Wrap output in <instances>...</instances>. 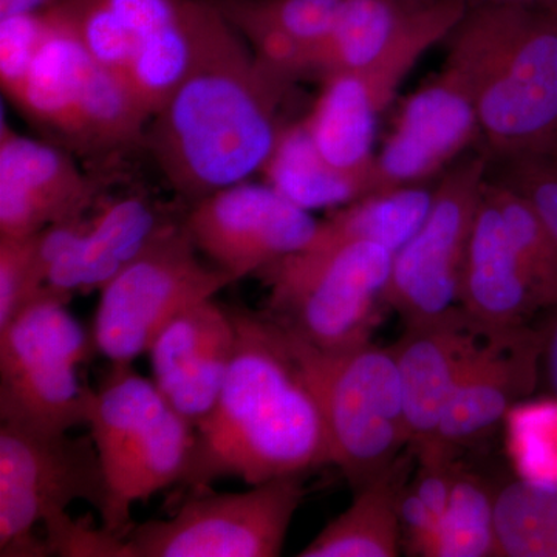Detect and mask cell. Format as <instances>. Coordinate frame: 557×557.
<instances>
[{
  "label": "cell",
  "mask_w": 557,
  "mask_h": 557,
  "mask_svg": "<svg viewBox=\"0 0 557 557\" xmlns=\"http://www.w3.org/2000/svg\"><path fill=\"white\" fill-rule=\"evenodd\" d=\"M287 89L205 0L188 75L150 119L143 145L182 207L260 174L281 135Z\"/></svg>",
  "instance_id": "cell-1"
},
{
  "label": "cell",
  "mask_w": 557,
  "mask_h": 557,
  "mask_svg": "<svg viewBox=\"0 0 557 557\" xmlns=\"http://www.w3.org/2000/svg\"><path fill=\"white\" fill-rule=\"evenodd\" d=\"M237 347L214 409L196 426L180 485L188 493L220 480L252 486L332 465L317 399L284 330L263 311L231 307Z\"/></svg>",
  "instance_id": "cell-2"
},
{
  "label": "cell",
  "mask_w": 557,
  "mask_h": 557,
  "mask_svg": "<svg viewBox=\"0 0 557 557\" xmlns=\"http://www.w3.org/2000/svg\"><path fill=\"white\" fill-rule=\"evenodd\" d=\"M448 40L445 67L474 101L491 161L557 159V14L471 2Z\"/></svg>",
  "instance_id": "cell-3"
},
{
  "label": "cell",
  "mask_w": 557,
  "mask_h": 557,
  "mask_svg": "<svg viewBox=\"0 0 557 557\" xmlns=\"http://www.w3.org/2000/svg\"><path fill=\"white\" fill-rule=\"evenodd\" d=\"M87 426L104 479L101 527L124 537L135 504L182 483L196 426L132 364H110L91 395Z\"/></svg>",
  "instance_id": "cell-4"
},
{
  "label": "cell",
  "mask_w": 557,
  "mask_h": 557,
  "mask_svg": "<svg viewBox=\"0 0 557 557\" xmlns=\"http://www.w3.org/2000/svg\"><path fill=\"white\" fill-rule=\"evenodd\" d=\"M285 336L321 410L332 465L355 491L368 485L409 448L401 381L391 347L370 341L327 351L292 333Z\"/></svg>",
  "instance_id": "cell-5"
},
{
  "label": "cell",
  "mask_w": 557,
  "mask_h": 557,
  "mask_svg": "<svg viewBox=\"0 0 557 557\" xmlns=\"http://www.w3.org/2000/svg\"><path fill=\"white\" fill-rule=\"evenodd\" d=\"M394 255L372 242L302 249L258 274L270 289L263 313L321 350L368 344L386 306Z\"/></svg>",
  "instance_id": "cell-6"
},
{
  "label": "cell",
  "mask_w": 557,
  "mask_h": 557,
  "mask_svg": "<svg viewBox=\"0 0 557 557\" xmlns=\"http://www.w3.org/2000/svg\"><path fill=\"white\" fill-rule=\"evenodd\" d=\"M69 302L46 288L0 329L2 423L46 434L89 423L94 388L81 369L97 347Z\"/></svg>",
  "instance_id": "cell-7"
},
{
  "label": "cell",
  "mask_w": 557,
  "mask_h": 557,
  "mask_svg": "<svg viewBox=\"0 0 557 557\" xmlns=\"http://www.w3.org/2000/svg\"><path fill=\"white\" fill-rule=\"evenodd\" d=\"M234 282L199 258L182 219L101 289L91 327L95 347L110 364H132L148 355L168 322Z\"/></svg>",
  "instance_id": "cell-8"
},
{
  "label": "cell",
  "mask_w": 557,
  "mask_h": 557,
  "mask_svg": "<svg viewBox=\"0 0 557 557\" xmlns=\"http://www.w3.org/2000/svg\"><path fill=\"white\" fill-rule=\"evenodd\" d=\"M78 500L94 505L98 515L106 504L91 437L0 424V556H50L36 527L65 515Z\"/></svg>",
  "instance_id": "cell-9"
},
{
  "label": "cell",
  "mask_w": 557,
  "mask_h": 557,
  "mask_svg": "<svg viewBox=\"0 0 557 557\" xmlns=\"http://www.w3.org/2000/svg\"><path fill=\"white\" fill-rule=\"evenodd\" d=\"M306 496L304 475L239 493H188L170 519L134 523L127 557H276Z\"/></svg>",
  "instance_id": "cell-10"
},
{
  "label": "cell",
  "mask_w": 557,
  "mask_h": 557,
  "mask_svg": "<svg viewBox=\"0 0 557 557\" xmlns=\"http://www.w3.org/2000/svg\"><path fill=\"white\" fill-rule=\"evenodd\" d=\"M490 168L487 152L456 161L434 190L426 219L395 252L386 306L405 325L434 321L460 307L461 271Z\"/></svg>",
  "instance_id": "cell-11"
},
{
  "label": "cell",
  "mask_w": 557,
  "mask_h": 557,
  "mask_svg": "<svg viewBox=\"0 0 557 557\" xmlns=\"http://www.w3.org/2000/svg\"><path fill=\"white\" fill-rule=\"evenodd\" d=\"M319 225L310 211L251 180L205 197L183 214L199 252L236 282L309 247Z\"/></svg>",
  "instance_id": "cell-12"
},
{
  "label": "cell",
  "mask_w": 557,
  "mask_h": 557,
  "mask_svg": "<svg viewBox=\"0 0 557 557\" xmlns=\"http://www.w3.org/2000/svg\"><path fill=\"white\" fill-rule=\"evenodd\" d=\"M108 175H91L54 143L0 131V236L27 237L90 214Z\"/></svg>",
  "instance_id": "cell-13"
},
{
  "label": "cell",
  "mask_w": 557,
  "mask_h": 557,
  "mask_svg": "<svg viewBox=\"0 0 557 557\" xmlns=\"http://www.w3.org/2000/svg\"><path fill=\"white\" fill-rule=\"evenodd\" d=\"M480 137L478 110L461 81L443 67L403 102L375 159L373 194L421 185Z\"/></svg>",
  "instance_id": "cell-14"
},
{
  "label": "cell",
  "mask_w": 557,
  "mask_h": 557,
  "mask_svg": "<svg viewBox=\"0 0 557 557\" xmlns=\"http://www.w3.org/2000/svg\"><path fill=\"white\" fill-rule=\"evenodd\" d=\"M237 347L231 306L203 300L168 322L150 344L152 381L194 426L214 409Z\"/></svg>",
  "instance_id": "cell-15"
},
{
  "label": "cell",
  "mask_w": 557,
  "mask_h": 557,
  "mask_svg": "<svg viewBox=\"0 0 557 557\" xmlns=\"http://www.w3.org/2000/svg\"><path fill=\"white\" fill-rule=\"evenodd\" d=\"M541 362L539 329H486L445 410L437 442L456 450L478 445L516 403L533 394Z\"/></svg>",
  "instance_id": "cell-16"
},
{
  "label": "cell",
  "mask_w": 557,
  "mask_h": 557,
  "mask_svg": "<svg viewBox=\"0 0 557 557\" xmlns=\"http://www.w3.org/2000/svg\"><path fill=\"white\" fill-rule=\"evenodd\" d=\"M485 333L458 307L434 321L405 325L392 344L413 453L437 442L445 410Z\"/></svg>",
  "instance_id": "cell-17"
},
{
  "label": "cell",
  "mask_w": 557,
  "mask_h": 557,
  "mask_svg": "<svg viewBox=\"0 0 557 557\" xmlns=\"http://www.w3.org/2000/svg\"><path fill=\"white\" fill-rule=\"evenodd\" d=\"M186 208H172L148 194L100 200L86 228L50 271L47 289L61 298L101 292L161 234L182 222Z\"/></svg>",
  "instance_id": "cell-18"
},
{
  "label": "cell",
  "mask_w": 557,
  "mask_h": 557,
  "mask_svg": "<svg viewBox=\"0 0 557 557\" xmlns=\"http://www.w3.org/2000/svg\"><path fill=\"white\" fill-rule=\"evenodd\" d=\"M460 307L486 329L527 325L531 314L544 310L509 239L500 209L487 190V180L461 271Z\"/></svg>",
  "instance_id": "cell-19"
},
{
  "label": "cell",
  "mask_w": 557,
  "mask_h": 557,
  "mask_svg": "<svg viewBox=\"0 0 557 557\" xmlns=\"http://www.w3.org/2000/svg\"><path fill=\"white\" fill-rule=\"evenodd\" d=\"M50 27L27 75L9 98L51 143L76 156L84 87L94 60L53 5Z\"/></svg>",
  "instance_id": "cell-20"
},
{
  "label": "cell",
  "mask_w": 557,
  "mask_h": 557,
  "mask_svg": "<svg viewBox=\"0 0 557 557\" xmlns=\"http://www.w3.org/2000/svg\"><path fill=\"white\" fill-rule=\"evenodd\" d=\"M472 0H346L335 27L310 54L306 78L324 81L376 64L424 24Z\"/></svg>",
  "instance_id": "cell-21"
},
{
  "label": "cell",
  "mask_w": 557,
  "mask_h": 557,
  "mask_svg": "<svg viewBox=\"0 0 557 557\" xmlns=\"http://www.w3.org/2000/svg\"><path fill=\"white\" fill-rule=\"evenodd\" d=\"M412 449L380 478L355 491L350 507L318 534L299 557H397L403 528L398 500L408 483Z\"/></svg>",
  "instance_id": "cell-22"
},
{
  "label": "cell",
  "mask_w": 557,
  "mask_h": 557,
  "mask_svg": "<svg viewBox=\"0 0 557 557\" xmlns=\"http://www.w3.org/2000/svg\"><path fill=\"white\" fill-rule=\"evenodd\" d=\"M260 174L282 197L310 212L347 207L373 193L370 175L341 170L324 159L304 120L282 127Z\"/></svg>",
  "instance_id": "cell-23"
},
{
  "label": "cell",
  "mask_w": 557,
  "mask_h": 557,
  "mask_svg": "<svg viewBox=\"0 0 557 557\" xmlns=\"http://www.w3.org/2000/svg\"><path fill=\"white\" fill-rule=\"evenodd\" d=\"M434 190L421 185L370 194L322 220L306 249L372 242L397 252L417 233L431 209Z\"/></svg>",
  "instance_id": "cell-24"
},
{
  "label": "cell",
  "mask_w": 557,
  "mask_h": 557,
  "mask_svg": "<svg viewBox=\"0 0 557 557\" xmlns=\"http://www.w3.org/2000/svg\"><path fill=\"white\" fill-rule=\"evenodd\" d=\"M497 557H557V483L516 479L498 486Z\"/></svg>",
  "instance_id": "cell-25"
},
{
  "label": "cell",
  "mask_w": 557,
  "mask_h": 557,
  "mask_svg": "<svg viewBox=\"0 0 557 557\" xmlns=\"http://www.w3.org/2000/svg\"><path fill=\"white\" fill-rule=\"evenodd\" d=\"M497 491L482 475L458 468L424 557H497Z\"/></svg>",
  "instance_id": "cell-26"
},
{
  "label": "cell",
  "mask_w": 557,
  "mask_h": 557,
  "mask_svg": "<svg viewBox=\"0 0 557 557\" xmlns=\"http://www.w3.org/2000/svg\"><path fill=\"white\" fill-rule=\"evenodd\" d=\"M487 190L500 209L509 239L515 245L542 307L557 302V242L536 208L504 183L487 175Z\"/></svg>",
  "instance_id": "cell-27"
},
{
  "label": "cell",
  "mask_w": 557,
  "mask_h": 557,
  "mask_svg": "<svg viewBox=\"0 0 557 557\" xmlns=\"http://www.w3.org/2000/svg\"><path fill=\"white\" fill-rule=\"evenodd\" d=\"M306 50L307 62L335 27L346 0H233Z\"/></svg>",
  "instance_id": "cell-28"
},
{
  "label": "cell",
  "mask_w": 557,
  "mask_h": 557,
  "mask_svg": "<svg viewBox=\"0 0 557 557\" xmlns=\"http://www.w3.org/2000/svg\"><path fill=\"white\" fill-rule=\"evenodd\" d=\"M49 27L47 10L0 17V84L7 98L21 86Z\"/></svg>",
  "instance_id": "cell-29"
},
{
  "label": "cell",
  "mask_w": 557,
  "mask_h": 557,
  "mask_svg": "<svg viewBox=\"0 0 557 557\" xmlns=\"http://www.w3.org/2000/svg\"><path fill=\"white\" fill-rule=\"evenodd\" d=\"M491 163L497 166L494 171L490 168V177L522 194L536 208L557 242L556 157H531Z\"/></svg>",
  "instance_id": "cell-30"
},
{
  "label": "cell",
  "mask_w": 557,
  "mask_h": 557,
  "mask_svg": "<svg viewBox=\"0 0 557 557\" xmlns=\"http://www.w3.org/2000/svg\"><path fill=\"white\" fill-rule=\"evenodd\" d=\"M36 236H0V329L46 289L36 277Z\"/></svg>",
  "instance_id": "cell-31"
},
{
  "label": "cell",
  "mask_w": 557,
  "mask_h": 557,
  "mask_svg": "<svg viewBox=\"0 0 557 557\" xmlns=\"http://www.w3.org/2000/svg\"><path fill=\"white\" fill-rule=\"evenodd\" d=\"M50 555L64 557H127L126 542L106 528L84 525L67 512L46 525Z\"/></svg>",
  "instance_id": "cell-32"
},
{
  "label": "cell",
  "mask_w": 557,
  "mask_h": 557,
  "mask_svg": "<svg viewBox=\"0 0 557 557\" xmlns=\"http://www.w3.org/2000/svg\"><path fill=\"white\" fill-rule=\"evenodd\" d=\"M544 311L547 317L539 329L542 338V362L547 370L549 387L557 398V302Z\"/></svg>",
  "instance_id": "cell-33"
},
{
  "label": "cell",
  "mask_w": 557,
  "mask_h": 557,
  "mask_svg": "<svg viewBox=\"0 0 557 557\" xmlns=\"http://www.w3.org/2000/svg\"><path fill=\"white\" fill-rule=\"evenodd\" d=\"M57 0H0V17L42 13Z\"/></svg>",
  "instance_id": "cell-34"
},
{
  "label": "cell",
  "mask_w": 557,
  "mask_h": 557,
  "mask_svg": "<svg viewBox=\"0 0 557 557\" xmlns=\"http://www.w3.org/2000/svg\"><path fill=\"white\" fill-rule=\"evenodd\" d=\"M472 2L505 3V5L547 7L553 0H472Z\"/></svg>",
  "instance_id": "cell-35"
},
{
  "label": "cell",
  "mask_w": 557,
  "mask_h": 557,
  "mask_svg": "<svg viewBox=\"0 0 557 557\" xmlns=\"http://www.w3.org/2000/svg\"><path fill=\"white\" fill-rule=\"evenodd\" d=\"M544 9H549L553 11V13L557 14V0H553V2L548 3V5L544 7Z\"/></svg>",
  "instance_id": "cell-36"
}]
</instances>
